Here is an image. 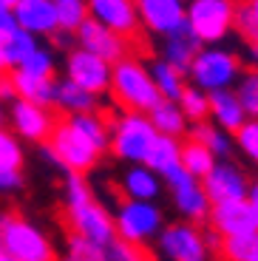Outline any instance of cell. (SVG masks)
I'll return each instance as SVG.
<instances>
[{
    "label": "cell",
    "instance_id": "38",
    "mask_svg": "<svg viewBox=\"0 0 258 261\" xmlns=\"http://www.w3.org/2000/svg\"><path fill=\"white\" fill-rule=\"evenodd\" d=\"M0 168H23L20 137L6 125H0Z\"/></svg>",
    "mask_w": 258,
    "mask_h": 261
},
{
    "label": "cell",
    "instance_id": "35",
    "mask_svg": "<svg viewBox=\"0 0 258 261\" xmlns=\"http://www.w3.org/2000/svg\"><path fill=\"white\" fill-rule=\"evenodd\" d=\"M236 94L244 105L247 119H258V65H247L241 71L239 83H236Z\"/></svg>",
    "mask_w": 258,
    "mask_h": 261
},
{
    "label": "cell",
    "instance_id": "25",
    "mask_svg": "<svg viewBox=\"0 0 258 261\" xmlns=\"http://www.w3.org/2000/svg\"><path fill=\"white\" fill-rule=\"evenodd\" d=\"M187 137H190V139H199L201 145H207V148L216 153V159H227V156H233V150H236V137H233L230 130L213 125L210 119L190 122V128H187Z\"/></svg>",
    "mask_w": 258,
    "mask_h": 261
},
{
    "label": "cell",
    "instance_id": "42",
    "mask_svg": "<svg viewBox=\"0 0 258 261\" xmlns=\"http://www.w3.org/2000/svg\"><path fill=\"white\" fill-rule=\"evenodd\" d=\"M12 26H17L14 23V3L12 0H0V34L9 32Z\"/></svg>",
    "mask_w": 258,
    "mask_h": 261
},
{
    "label": "cell",
    "instance_id": "36",
    "mask_svg": "<svg viewBox=\"0 0 258 261\" xmlns=\"http://www.w3.org/2000/svg\"><path fill=\"white\" fill-rule=\"evenodd\" d=\"M105 253H108V261H156V255L148 250V244H136V242H128V239H119V236L105 247Z\"/></svg>",
    "mask_w": 258,
    "mask_h": 261
},
{
    "label": "cell",
    "instance_id": "2",
    "mask_svg": "<svg viewBox=\"0 0 258 261\" xmlns=\"http://www.w3.org/2000/svg\"><path fill=\"white\" fill-rule=\"evenodd\" d=\"M63 224H65V233L91 239V242L102 244V247H108L116 239L114 213L105 207L102 199H97V193L88 185L85 173H65Z\"/></svg>",
    "mask_w": 258,
    "mask_h": 261
},
{
    "label": "cell",
    "instance_id": "1",
    "mask_svg": "<svg viewBox=\"0 0 258 261\" xmlns=\"http://www.w3.org/2000/svg\"><path fill=\"white\" fill-rule=\"evenodd\" d=\"M111 114L83 111L57 117L51 137L40 145V156L63 173H88L108 153Z\"/></svg>",
    "mask_w": 258,
    "mask_h": 261
},
{
    "label": "cell",
    "instance_id": "20",
    "mask_svg": "<svg viewBox=\"0 0 258 261\" xmlns=\"http://www.w3.org/2000/svg\"><path fill=\"white\" fill-rule=\"evenodd\" d=\"M159 40H162V48H159L162 54H159V57L168 60L170 65H176L179 71L187 74V68H190V63H193L196 51L201 48L199 37L190 32V26L185 23V26H179L176 32L165 34V37H159Z\"/></svg>",
    "mask_w": 258,
    "mask_h": 261
},
{
    "label": "cell",
    "instance_id": "26",
    "mask_svg": "<svg viewBox=\"0 0 258 261\" xmlns=\"http://www.w3.org/2000/svg\"><path fill=\"white\" fill-rule=\"evenodd\" d=\"M0 40H3V51H6L9 68H17V65L40 46V37H37V34L26 32L23 26H12L9 32L0 34Z\"/></svg>",
    "mask_w": 258,
    "mask_h": 261
},
{
    "label": "cell",
    "instance_id": "11",
    "mask_svg": "<svg viewBox=\"0 0 258 261\" xmlns=\"http://www.w3.org/2000/svg\"><path fill=\"white\" fill-rule=\"evenodd\" d=\"M111 65L108 60H102L99 54L88 51L83 46H74L65 51V63H63V77L71 83L83 85L85 91L105 97L111 85Z\"/></svg>",
    "mask_w": 258,
    "mask_h": 261
},
{
    "label": "cell",
    "instance_id": "30",
    "mask_svg": "<svg viewBox=\"0 0 258 261\" xmlns=\"http://www.w3.org/2000/svg\"><path fill=\"white\" fill-rule=\"evenodd\" d=\"M179 153H182V139L176 137H168V134H156L153 145H150V153H148V162L156 173H165L168 168L179 165Z\"/></svg>",
    "mask_w": 258,
    "mask_h": 261
},
{
    "label": "cell",
    "instance_id": "9",
    "mask_svg": "<svg viewBox=\"0 0 258 261\" xmlns=\"http://www.w3.org/2000/svg\"><path fill=\"white\" fill-rule=\"evenodd\" d=\"M239 0H187V26L201 46L224 43L233 34Z\"/></svg>",
    "mask_w": 258,
    "mask_h": 261
},
{
    "label": "cell",
    "instance_id": "6",
    "mask_svg": "<svg viewBox=\"0 0 258 261\" xmlns=\"http://www.w3.org/2000/svg\"><path fill=\"white\" fill-rule=\"evenodd\" d=\"M244 68L247 65L241 54H236L233 48H224L221 43H213V46H201L196 51L193 63L187 68V83L213 94L221 91V88H236Z\"/></svg>",
    "mask_w": 258,
    "mask_h": 261
},
{
    "label": "cell",
    "instance_id": "10",
    "mask_svg": "<svg viewBox=\"0 0 258 261\" xmlns=\"http://www.w3.org/2000/svg\"><path fill=\"white\" fill-rule=\"evenodd\" d=\"M114 227L119 239L136 244H150L165 227V210L145 199H119L114 210Z\"/></svg>",
    "mask_w": 258,
    "mask_h": 261
},
{
    "label": "cell",
    "instance_id": "47",
    "mask_svg": "<svg viewBox=\"0 0 258 261\" xmlns=\"http://www.w3.org/2000/svg\"><path fill=\"white\" fill-rule=\"evenodd\" d=\"M0 261H14V258H12V255H9L3 247H0Z\"/></svg>",
    "mask_w": 258,
    "mask_h": 261
},
{
    "label": "cell",
    "instance_id": "39",
    "mask_svg": "<svg viewBox=\"0 0 258 261\" xmlns=\"http://www.w3.org/2000/svg\"><path fill=\"white\" fill-rule=\"evenodd\" d=\"M233 137H236V148L244 153V159L258 168V119H244V125Z\"/></svg>",
    "mask_w": 258,
    "mask_h": 261
},
{
    "label": "cell",
    "instance_id": "41",
    "mask_svg": "<svg viewBox=\"0 0 258 261\" xmlns=\"http://www.w3.org/2000/svg\"><path fill=\"white\" fill-rule=\"evenodd\" d=\"M48 43H51V48H60V51H68V48L77 46V34L74 32H65V29H57V32L48 37Z\"/></svg>",
    "mask_w": 258,
    "mask_h": 261
},
{
    "label": "cell",
    "instance_id": "14",
    "mask_svg": "<svg viewBox=\"0 0 258 261\" xmlns=\"http://www.w3.org/2000/svg\"><path fill=\"white\" fill-rule=\"evenodd\" d=\"M250 173L241 168L239 162H233L230 156L227 159H216V165L210 168L201 185H204L210 202H230V199H244L247 190H250Z\"/></svg>",
    "mask_w": 258,
    "mask_h": 261
},
{
    "label": "cell",
    "instance_id": "31",
    "mask_svg": "<svg viewBox=\"0 0 258 261\" xmlns=\"http://www.w3.org/2000/svg\"><path fill=\"white\" fill-rule=\"evenodd\" d=\"M57 261H108V253H105L102 244L91 242V239L65 233V244H63V253L57 255Z\"/></svg>",
    "mask_w": 258,
    "mask_h": 261
},
{
    "label": "cell",
    "instance_id": "12",
    "mask_svg": "<svg viewBox=\"0 0 258 261\" xmlns=\"http://www.w3.org/2000/svg\"><path fill=\"white\" fill-rule=\"evenodd\" d=\"M57 117L60 114L54 111V108H48V105L14 97L12 102H9L6 125H12V130L20 139L34 142V145H43L45 139L51 137V128H54V122H57Z\"/></svg>",
    "mask_w": 258,
    "mask_h": 261
},
{
    "label": "cell",
    "instance_id": "5",
    "mask_svg": "<svg viewBox=\"0 0 258 261\" xmlns=\"http://www.w3.org/2000/svg\"><path fill=\"white\" fill-rule=\"evenodd\" d=\"M156 134L148 114L142 111H119L111 117V142L108 153H114L116 162L125 165H142L148 162L150 145H153Z\"/></svg>",
    "mask_w": 258,
    "mask_h": 261
},
{
    "label": "cell",
    "instance_id": "24",
    "mask_svg": "<svg viewBox=\"0 0 258 261\" xmlns=\"http://www.w3.org/2000/svg\"><path fill=\"white\" fill-rule=\"evenodd\" d=\"M150 122L159 134H168V137H176V139H185L187 137V128H190V119L185 117V111L179 108L176 99H165L162 97L159 102L148 111Z\"/></svg>",
    "mask_w": 258,
    "mask_h": 261
},
{
    "label": "cell",
    "instance_id": "23",
    "mask_svg": "<svg viewBox=\"0 0 258 261\" xmlns=\"http://www.w3.org/2000/svg\"><path fill=\"white\" fill-rule=\"evenodd\" d=\"M9 77L14 83V94L20 99H32V102L48 105L54 108V91H57V77H37L23 68H9Z\"/></svg>",
    "mask_w": 258,
    "mask_h": 261
},
{
    "label": "cell",
    "instance_id": "17",
    "mask_svg": "<svg viewBox=\"0 0 258 261\" xmlns=\"http://www.w3.org/2000/svg\"><path fill=\"white\" fill-rule=\"evenodd\" d=\"M77 46L99 54V57L108 60V63H116V60L128 57L131 48H134V43L125 40L122 34L111 32L108 26H102V23H97V20L88 17L83 26L77 29Z\"/></svg>",
    "mask_w": 258,
    "mask_h": 261
},
{
    "label": "cell",
    "instance_id": "49",
    "mask_svg": "<svg viewBox=\"0 0 258 261\" xmlns=\"http://www.w3.org/2000/svg\"><path fill=\"white\" fill-rule=\"evenodd\" d=\"M12 3H14V0H12Z\"/></svg>",
    "mask_w": 258,
    "mask_h": 261
},
{
    "label": "cell",
    "instance_id": "34",
    "mask_svg": "<svg viewBox=\"0 0 258 261\" xmlns=\"http://www.w3.org/2000/svg\"><path fill=\"white\" fill-rule=\"evenodd\" d=\"M57 12V26L65 32H74L88 20V0H51Z\"/></svg>",
    "mask_w": 258,
    "mask_h": 261
},
{
    "label": "cell",
    "instance_id": "7",
    "mask_svg": "<svg viewBox=\"0 0 258 261\" xmlns=\"http://www.w3.org/2000/svg\"><path fill=\"white\" fill-rule=\"evenodd\" d=\"M0 247L6 250L14 261L57 258L48 236L37 224H32L29 219L14 213V210H0Z\"/></svg>",
    "mask_w": 258,
    "mask_h": 261
},
{
    "label": "cell",
    "instance_id": "18",
    "mask_svg": "<svg viewBox=\"0 0 258 261\" xmlns=\"http://www.w3.org/2000/svg\"><path fill=\"white\" fill-rule=\"evenodd\" d=\"M14 23L37 34L40 40H48L60 29L51 0H14Z\"/></svg>",
    "mask_w": 258,
    "mask_h": 261
},
{
    "label": "cell",
    "instance_id": "13",
    "mask_svg": "<svg viewBox=\"0 0 258 261\" xmlns=\"http://www.w3.org/2000/svg\"><path fill=\"white\" fill-rule=\"evenodd\" d=\"M88 17L108 26L111 32L122 34L134 46L142 43V20H139V6L136 0H88Z\"/></svg>",
    "mask_w": 258,
    "mask_h": 261
},
{
    "label": "cell",
    "instance_id": "40",
    "mask_svg": "<svg viewBox=\"0 0 258 261\" xmlns=\"http://www.w3.org/2000/svg\"><path fill=\"white\" fill-rule=\"evenodd\" d=\"M23 190V168H0V196H14Z\"/></svg>",
    "mask_w": 258,
    "mask_h": 261
},
{
    "label": "cell",
    "instance_id": "45",
    "mask_svg": "<svg viewBox=\"0 0 258 261\" xmlns=\"http://www.w3.org/2000/svg\"><path fill=\"white\" fill-rule=\"evenodd\" d=\"M9 71V63H6V51H3V40H0V74Z\"/></svg>",
    "mask_w": 258,
    "mask_h": 261
},
{
    "label": "cell",
    "instance_id": "33",
    "mask_svg": "<svg viewBox=\"0 0 258 261\" xmlns=\"http://www.w3.org/2000/svg\"><path fill=\"white\" fill-rule=\"evenodd\" d=\"M179 108L185 111V117L190 119V122H199V119H207V114H210V94L201 91L199 85L187 83L185 91L179 94Z\"/></svg>",
    "mask_w": 258,
    "mask_h": 261
},
{
    "label": "cell",
    "instance_id": "44",
    "mask_svg": "<svg viewBox=\"0 0 258 261\" xmlns=\"http://www.w3.org/2000/svg\"><path fill=\"white\" fill-rule=\"evenodd\" d=\"M247 202L252 204V210H255V216H258V179H252V182H250V190H247Z\"/></svg>",
    "mask_w": 258,
    "mask_h": 261
},
{
    "label": "cell",
    "instance_id": "32",
    "mask_svg": "<svg viewBox=\"0 0 258 261\" xmlns=\"http://www.w3.org/2000/svg\"><path fill=\"white\" fill-rule=\"evenodd\" d=\"M233 32L239 34L247 46H258V0H239Z\"/></svg>",
    "mask_w": 258,
    "mask_h": 261
},
{
    "label": "cell",
    "instance_id": "22",
    "mask_svg": "<svg viewBox=\"0 0 258 261\" xmlns=\"http://www.w3.org/2000/svg\"><path fill=\"white\" fill-rule=\"evenodd\" d=\"M207 119L213 125H219V128L230 130V134H236L244 125L247 114L236 88H221V91L210 94V114H207Z\"/></svg>",
    "mask_w": 258,
    "mask_h": 261
},
{
    "label": "cell",
    "instance_id": "16",
    "mask_svg": "<svg viewBox=\"0 0 258 261\" xmlns=\"http://www.w3.org/2000/svg\"><path fill=\"white\" fill-rule=\"evenodd\" d=\"M207 227L216 230L221 239H227V236L258 230V216H255V210H252V204L247 202V196L244 199H230V202H216L213 207H210Z\"/></svg>",
    "mask_w": 258,
    "mask_h": 261
},
{
    "label": "cell",
    "instance_id": "21",
    "mask_svg": "<svg viewBox=\"0 0 258 261\" xmlns=\"http://www.w3.org/2000/svg\"><path fill=\"white\" fill-rule=\"evenodd\" d=\"M102 108V97L85 91L83 85L71 83L65 77H57V91H54V111L60 117L68 114H83V111H99Z\"/></svg>",
    "mask_w": 258,
    "mask_h": 261
},
{
    "label": "cell",
    "instance_id": "46",
    "mask_svg": "<svg viewBox=\"0 0 258 261\" xmlns=\"http://www.w3.org/2000/svg\"><path fill=\"white\" fill-rule=\"evenodd\" d=\"M6 117H9V105L0 99V125H6Z\"/></svg>",
    "mask_w": 258,
    "mask_h": 261
},
{
    "label": "cell",
    "instance_id": "48",
    "mask_svg": "<svg viewBox=\"0 0 258 261\" xmlns=\"http://www.w3.org/2000/svg\"><path fill=\"white\" fill-rule=\"evenodd\" d=\"M45 261H57V258H45Z\"/></svg>",
    "mask_w": 258,
    "mask_h": 261
},
{
    "label": "cell",
    "instance_id": "15",
    "mask_svg": "<svg viewBox=\"0 0 258 261\" xmlns=\"http://www.w3.org/2000/svg\"><path fill=\"white\" fill-rule=\"evenodd\" d=\"M136 6L150 37H165L187 23V0H136Z\"/></svg>",
    "mask_w": 258,
    "mask_h": 261
},
{
    "label": "cell",
    "instance_id": "28",
    "mask_svg": "<svg viewBox=\"0 0 258 261\" xmlns=\"http://www.w3.org/2000/svg\"><path fill=\"white\" fill-rule=\"evenodd\" d=\"M179 162L185 165V170H190L196 179H204L210 173V168L216 165V153L207 145H201L199 139H190L185 137L182 139V153H179Z\"/></svg>",
    "mask_w": 258,
    "mask_h": 261
},
{
    "label": "cell",
    "instance_id": "43",
    "mask_svg": "<svg viewBox=\"0 0 258 261\" xmlns=\"http://www.w3.org/2000/svg\"><path fill=\"white\" fill-rule=\"evenodd\" d=\"M14 97H17V94H14V83H12V77H9V71L0 74V99L9 105Z\"/></svg>",
    "mask_w": 258,
    "mask_h": 261
},
{
    "label": "cell",
    "instance_id": "3",
    "mask_svg": "<svg viewBox=\"0 0 258 261\" xmlns=\"http://www.w3.org/2000/svg\"><path fill=\"white\" fill-rule=\"evenodd\" d=\"M221 236L196 222H168L153 239L159 261H216Z\"/></svg>",
    "mask_w": 258,
    "mask_h": 261
},
{
    "label": "cell",
    "instance_id": "8",
    "mask_svg": "<svg viewBox=\"0 0 258 261\" xmlns=\"http://www.w3.org/2000/svg\"><path fill=\"white\" fill-rule=\"evenodd\" d=\"M162 182L170 193V202H173V210L179 213V219H187V222L196 224H207L210 219V196H207L201 179H196L190 170H185V165H173L162 173Z\"/></svg>",
    "mask_w": 258,
    "mask_h": 261
},
{
    "label": "cell",
    "instance_id": "19",
    "mask_svg": "<svg viewBox=\"0 0 258 261\" xmlns=\"http://www.w3.org/2000/svg\"><path fill=\"white\" fill-rule=\"evenodd\" d=\"M119 193L122 199H145V202H156L165 193V182L150 165H128L119 176Z\"/></svg>",
    "mask_w": 258,
    "mask_h": 261
},
{
    "label": "cell",
    "instance_id": "27",
    "mask_svg": "<svg viewBox=\"0 0 258 261\" xmlns=\"http://www.w3.org/2000/svg\"><path fill=\"white\" fill-rule=\"evenodd\" d=\"M150 65V77H153L156 88H159V94L165 99H179V94L185 91V85H187V74L179 71L176 65H170L168 60H153Z\"/></svg>",
    "mask_w": 258,
    "mask_h": 261
},
{
    "label": "cell",
    "instance_id": "29",
    "mask_svg": "<svg viewBox=\"0 0 258 261\" xmlns=\"http://www.w3.org/2000/svg\"><path fill=\"white\" fill-rule=\"evenodd\" d=\"M219 258L221 261H258V230L221 239Z\"/></svg>",
    "mask_w": 258,
    "mask_h": 261
},
{
    "label": "cell",
    "instance_id": "4",
    "mask_svg": "<svg viewBox=\"0 0 258 261\" xmlns=\"http://www.w3.org/2000/svg\"><path fill=\"white\" fill-rule=\"evenodd\" d=\"M108 97L119 111L148 114L162 99V94H159V88H156L153 77H150V65H145L139 57L128 54V57L116 60V63L111 65Z\"/></svg>",
    "mask_w": 258,
    "mask_h": 261
},
{
    "label": "cell",
    "instance_id": "37",
    "mask_svg": "<svg viewBox=\"0 0 258 261\" xmlns=\"http://www.w3.org/2000/svg\"><path fill=\"white\" fill-rule=\"evenodd\" d=\"M17 68H23V71H29V74H37V77H57V60H54V51L45 48L43 43H40Z\"/></svg>",
    "mask_w": 258,
    "mask_h": 261
}]
</instances>
